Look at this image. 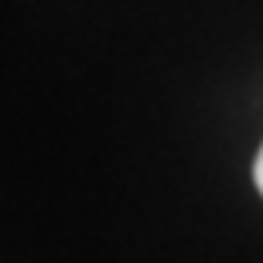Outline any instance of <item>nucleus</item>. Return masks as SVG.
<instances>
[{"label":"nucleus","instance_id":"nucleus-1","mask_svg":"<svg viewBox=\"0 0 263 263\" xmlns=\"http://www.w3.org/2000/svg\"><path fill=\"white\" fill-rule=\"evenodd\" d=\"M253 181H256V188H260V195H263V147H260V154H256V164H253Z\"/></svg>","mask_w":263,"mask_h":263}]
</instances>
